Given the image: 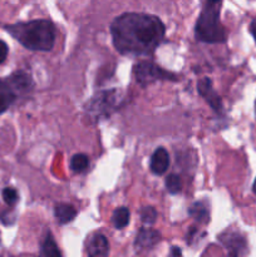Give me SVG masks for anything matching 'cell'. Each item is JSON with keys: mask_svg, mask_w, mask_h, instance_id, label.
I'll return each mask as SVG.
<instances>
[{"mask_svg": "<svg viewBox=\"0 0 256 257\" xmlns=\"http://www.w3.org/2000/svg\"><path fill=\"white\" fill-rule=\"evenodd\" d=\"M113 45L127 57H148L165 38L166 29L160 18L145 13H124L110 24Z\"/></svg>", "mask_w": 256, "mask_h": 257, "instance_id": "cell-1", "label": "cell"}, {"mask_svg": "<svg viewBox=\"0 0 256 257\" xmlns=\"http://www.w3.org/2000/svg\"><path fill=\"white\" fill-rule=\"evenodd\" d=\"M7 32L24 48L34 52H49L55 43V27L48 19L5 25Z\"/></svg>", "mask_w": 256, "mask_h": 257, "instance_id": "cell-2", "label": "cell"}, {"mask_svg": "<svg viewBox=\"0 0 256 257\" xmlns=\"http://www.w3.org/2000/svg\"><path fill=\"white\" fill-rule=\"evenodd\" d=\"M221 2H206L195 27V37L198 42L225 43L226 32L220 22Z\"/></svg>", "mask_w": 256, "mask_h": 257, "instance_id": "cell-3", "label": "cell"}, {"mask_svg": "<svg viewBox=\"0 0 256 257\" xmlns=\"http://www.w3.org/2000/svg\"><path fill=\"white\" fill-rule=\"evenodd\" d=\"M120 94L117 89L103 90L97 93L85 107V113L89 119L97 120L102 118H107L119 107Z\"/></svg>", "mask_w": 256, "mask_h": 257, "instance_id": "cell-4", "label": "cell"}, {"mask_svg": "<svg viewBox=\"0 0 256 257\" xmlns=\"http://www.w3.org/2000/svg\"><path fill=\"white\" fill-rule=\"evenodd\" d=\"M133 74H135L136 82H137L141 87H147L148 84L160 79H177V77H176L175 74L167 73L161 67L156 65L155 63L148 62V60H143V62L137 63V64L133 67Z\"/></svg>", "mask_w": 256, "mask_h": 257, "instance_id": "cell-5", "label": "cell"}, {"mask_svg": "<svg viewBox=\"0 0 256 257\" xmlns=\"http://www.w3.org/2000/svg\"><path fill=\"white\" fill-rule=\"evenodd\" d=\"M197 89L201 97L205 98L206 102L211 105V108H213L215 112L222 113V100H221L220 95L213 89L212 82H211L210 78H202L201 80H198Z\"/></svg>", "mask_w": 256, "mask_h": 257, "instance_id": "cell-6", "label": "cell"}, {"mask_svg": "<svg viewBox=\"0 0 256 257\" xmlns=\"http://www.w3.org/2000/svg\"><path fill=\"white\" fill-rule=\"evenodd\" d=\"M220 241L222 245L230 251V255L240 256L246 250V241L238 232H231L226 231L222 235H220Z\"/></svg>", "mask_w": 256, "mask_h": 257, "instance_id": "cell-7", "label": "cell"}, {"mask_svg": "<svg viewBox=\"0 0 256 257\" xmlns=\"http://www.w3.org/2000/svg\"><path fill=\"white\" fill-rule=\"evenodd\" d=\"M87 253L89 257H108L109 242L102 233H94L88 238Z\"/></svg>", "mask_w": 256, "mask_h": 257, "instance_id": "cell-8", "label": "cell"}, {"mask_svg": "<svg viewBox=\"0 0 256 257\" xmlns=\"http://www.w3.org/2000/svg\"><path fill=\"white\" fill-rule=\"evenodd\" d=\"M7 82L15 94L17 93L29 92L33 87V79L30 74L27 72H23V70H18L14 74L10 75L7 79Z\"/></svg>", "mask_w": 256, "mask_h": 257, "instance_id": "cell-9", "label": "cell"}, {"mask_svg": "<svg viewBox=\"0 0 256 257\" xmlns=\"http://www.w3.org/2000/svg\"><path fill=\"white\" fill-rule=\"evenodd\" d=\"M161 240V233L152 228H141L136 237L135 246L137 250H147L157 245Z\"/></svg>", "mask_w": 256, "mask_h": 257, "instance_id": "cell-10", "label": "cell"}, {"mask_svg": "<svg viewBox=\"0 0 256 257\" xmlns=\"http://www.w3.org/2000/svg\"><path fill=\"white\" fill-rule=\"evenodd\" d=\"M170 166V156L165 148L160 147L153 152L151 157L150 168L155 175H163Z\"/></svg>", "mask_w": 256, "mask_h": 257, "instance_id": "cell-11", "label": "cell"}, {"mask_svg": "<svg viewBox=\"0 0 256 257\" xmlns=\"http://www.w3.org/2000/svg\"><path fill=\"white\" fill-rule=\"evenodd\" d=\"M54 216L60 225L72 222L77 216V211L72 205L68 203H57L54 206Z\"/></svg>", "mask_w": 256, "mask_h": 257, "instance_id": "cell-12", "label": "cell"}, {"mask_svg": "<svg viewBox=\"0 0 256 257\" xmlns=\"http://www.w3.org/2000/svg\"><path fill=\"white\" fill-rule=\"evenodd\" d=\"M17 94L13 92L7 80L0 79V114L8 110V108L14 103Z\"/></svg>", "mask_w": 256, "mask_h": 257, "instance_id": "cell-13", "label": "cell"}, {"mask_svg": "<svg viewBox=\"0 0 256 257\" xmlns=\"http://www.w3.org/2000/svg\"><path fill=\"white\" fill-rule=\"evenodd\" d=\"M39 257H62V253H60L50 231H48L44 237V241H43L42 246H40Z\"/></svg>", "mask_w": 256, "mask_h": 257, "instance_id": "cell-14", "label": "cell"}, {"mask_svg": "<svg viewBox=\"0 0 256 257\" xmlns=\"http://www.w3.org/2000/svg\"><path fill=\"white\" fill-rule=\"evenodd\" d=\"M188 213L192 218H195L197 222L207 223L210 222V211H208L207 206L203 202H196L188 210Z\"/></svg>", "mask_w": 256, "mask_h": 257, "instance_id": "cell-15", "label": "cell"}, {"mask_svg": "<svg viewBox=\"0 0 256 257\" xmlns=\"http://www.w3.org/2000/svg\"><path fill=\"white\" fill-rule=\"evenodd\" d=\"M131 218V212L127 207H119L113 212L112 216V222L114 225L115 228L118 230H122L125 226L130 223Z\"/></svg>", "mask_w": 256, "mask_h": 257, "instance_id": "cell-16", "label": "cell"}, {"mask_svg": "<svg viewBox=\"0 0 256 257\" xmlns=\"http://www.w3.org/2000/svg\"><path fill=\"white\" fill-rule=\"evenodd\" d=\"M88 166H89V160L83 153L74 155L72 157V160H70V168H72V171H74L77 173L83 172Z\"/></svg>", "mask_w": 256, "mask_h": 257, "instance_id": "cell-17", "label": "cell"}, {"mask_svg": "<svg viewBox=\"0 0 256 257\" xmlns=\"http://www.w3.org/2000/svg\"><path fill=\"white\" fill-rule=\"evenodd\" d=\"M166 188L171 195H177L182 190V183L177 175H170L166 178Z\"/></svg>", "mask_w": 256, "mask_h": 257, "instance_id": "cell-18", "label": "cell"}, {"mask_svg": "<svg viewBox=\"0 0 256 257\" xmlns=\"http://www.w3.org/2000/svg\"><path fill=\"white\" fill-rule=\"evenodd\" d=\"M141 220L145 225H153L157 220V211L152 206H146L141 210Z\"/></svg>", "mask_w": 256, "mask_h": 257, "instance_id": "cell-19", "label": "cell"}, {"mask_svg": "<svg viewBox=\"0 0 256 257\" xmlns=\"http://www.w3.org/2000/svg\"><path fill=\"white\" fill-rule=\"evenodd\" d=\"M19 195H18L17 190L13 187H5L3 190V200L5 201V203L9 206H14L17 203Z\"/></svg>", "mask_w": 256, "mask_h": 257, "instance_id": "cell-20", "label": "cell"}, {"mask_svg": "<svg viewBox=\"0 0 256 257\" xmlns=\"http://www.w3.org/2000/svg\"><path fill=\"white\" fill-rule=\"evenodd\" d=\"M8 45L7 43L3 42V40H0V64L2 63H4V60L7 59L8 57Z\"/></svg>", "mask_w": 256, "mask_h": 257, "instance_id": "cell-21", "label": "cell"}, {"mask_svg": "<svg viewBox=\"0 0 256 257\" xmlns=\"http://www.w3.org/2000/svg\"><path fill=\"white\" fill-rule=\"evenodd\" d=\"M168 257H182V252H181V248L177 246H172L171 247V252Z\"/></svg>", "mask_w": 256, "mask_h": 257, "instance_id": "cell-22", "label": "cell"}, {"mask_svg": "<svg viewBox=\"0 0 256 257\" xmlns=\"http://www.w3.org/2000/svg\"><path fill=\"white\" fill-rule=\"evenodd\" d=\"M251 34L253 35V38H255V42H256V23L255 22L251 24Z\"/></svg>", "mask_w": 256, "mask_h": 257, "instance_id": "cell-23", "label": "cell"}, {"mask_svg": "<svg viewBox=\"0 0 256 257\" xmlns=\"http://www.w3.org/2000/svg\"><path fill=\"white\" fill-rule=\"evenodd\" d=\"M252 191H253V193L256 195V178H255V182H253V185H252Z\"/></svg>", "mask_w": 256, "mask_h": 257, "instance_id": "cell-24", "label": "cell"}, {"mask_svg": "<svg viewBox=\"0 0 256 257\" xmlns=\"http://www.w3.org/2000/svg\"><path fill=\"white\" fill-rule=\"evenodd\" d=\"M228 257H237V256H235V255H230V253H228Z\"/></svg>", "mask_w": 256, "mask_h": 257, "instance_id": "cell-25", "label": "cell"}, {"mask_svg": "<svg viewBox=\"0 0 256 257\" xmlns=\"http://www.w3.org/2000/svg\"><path fill=\"white\" fill-rule=\"evenodd\" d=\"M255 108H256V102H255Z\"/></svg>", "mask_w": 256, "mask_h": 257, "instance_id": "cell-26", "label": "cell"}]
</instances>
